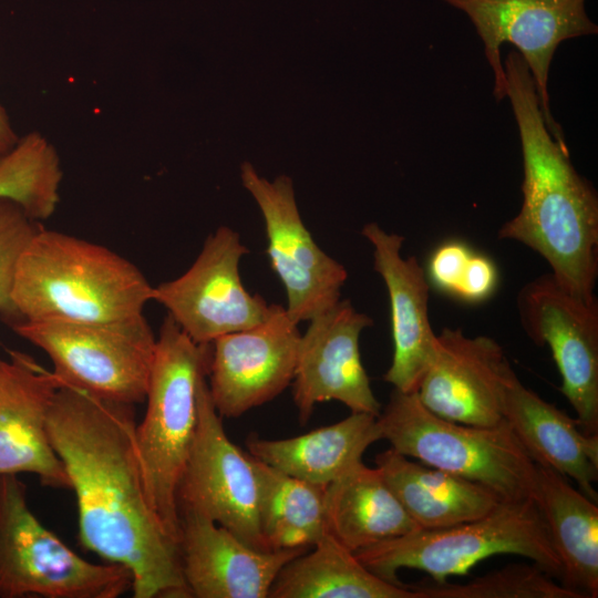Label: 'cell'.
I'll return each mask as SVG.
<instances>
[{"mask_svg": "<svg viewBox=\"0 0 598 598\" xmlns=\"http://www.w3.org/2000/svg\"><path fill=\"white\" fill-rule=\"evenodd\" d=\"M134 405L62 385L48 433L78 505L83 547L133 576L134 598H188L178 544L155 514L135 444Z\"/></svg>", "mask_w": 598, "mask_h": 598, "instance_id": "cell-1", "label": "cell"}, {"mask_svg": "<svg viewBox=\"0 0 598 598\" xmlns=\"http://www.w3.org/2000/svg\"><path fill=\"white\" fill-rule=\"evenodd\" d=\"M503 66L520 138L524 179L522 207L501 227L498 238L529 247L547 261L563 287L596 298L597 192L575 169L568 148L547 130L535 82L520 54L511 50Z\"/></svg>", "mask_w": 598, "mask_h": 598, "instance_id": "cell-2", "label": "cell"}, {"mask_svg": "<svg viewBox=\"0 0 598 598\" xmlns=\"http://www.w3.org/2000/svg\"><path fill=\"white\" fill-rule=\"evenodd\" d=\"M153 286L115 251L61 231L39 230L22 250L11 303L18 321L105 322L143 313Z\"/></svg>", "mask_w": 598, "mask_h": 598, "instance_id": "cell-3", "label": "cell"}, {"mask_svg": "<svg viewBox=\"0 0 598 598\" xmlns=\"http://www.w3.org/2000/svg\"><path fill=\"white\" fill-rule=\"evenodd\" d=\"M212 343L193 341L166 316L156 337L146 411L135 444L151 505L178 544L177 488L198 419L197 393L207 375Z\"/></svg>", "mask_w": 598, "mask_h": 598, "instance_id": "cell-4", "label": "cell"}, {"mask_svg": "<svg viewBox=\"0 0 598 598\" xmlns=\"http://www.w3.org/2000/svg\"><path fill=\"white\" fill-rule=\"evenodd\" d=\"M396 452L493 491L503 502L534 499L536 464L509 424H462L427 410L416 392L393 389L377 417Z\"/></svg>", "mask_w": 598, "mask_h": 598, "instance_id": "cell-5", "label": "cell"}, {"mask_svg": "<svg viewBox=\"0 0 598 598\" xmlns=\"http://www.w3.org/2000/svg\"><path fill=\"white\" fill-rule=\"evenodd\" d=\"M373 574L400 584L402 568L426 573L434 582L466 576L480 561L499 554L530 559L560 578V561L533 498L502 502L488 514L465 523L419 529L354 553Z\"/></svg>", "mask_w": 598, "mask_h": 598, "instance_id": "cell-6", "label": "cell"}, {"mask_svg": "<svg viewBox=\"0 0 598 598\" xmlns=\"http://www.w3.org/2000/svg\"><path fill=\"white\" fill-rule=\"evenodd\" d=\"M128 568L86 560L32 513L17 475H0V598H117Z\"/></svg>", "mask_w": 598, "mask_h": 598, "instance_id": "cell-7", "label": "cell"}, {"mask_svg": "<svg viewBox=\"0 0 598 598\" xmlns=\"http://www.w3.org/2000/svg\"><path fill=\"white\" fill-rule=\"evenodd\" d=\"M11 327L50 358L61 386L118 403L145 402L156 337L143 313L116 321H18Z\"/></svg>", "mask_w": 598, "mask_h": 598, "instance_id": "cell-8", "label": "cell"}, {"mask_svg": "<svg viewBox=\"0 0 598 598\" xmlns=\"http://www.w3.org/2000/svg\"><path fill=\"white\" fill-rule=\"evenodd\" d=\"M467 14L484 44L494 74L497 102L507 97L508 82L501 56L504 42L514 44L535 82L545 124L554 140L568 148L549 106L548 76L558 45L573 38L597 34L585 0H442Z\"/></svg>", "mask_w": 598, "mask_h": 598, "instance_id": "cell-9", "label": "cell"}, {"mask_svg": "<svg viewBox=\"0 0 598 598\" xmlns=\"http://www.w3.org/2000/svg\"><path fill=\"white\" fill-rule=\"evenodd\" d=\"M248 252L237 231L220 226L182 276L153 288L152 300L197 343L251 328L267 319L272 305L241 282L239 264Z\"/></svg>", "mask_w": 598, "mask_h": 598, "instance_id": "cell-10", "label": "cell"}, {"mask_svg": "<svg viewBox=\"0 0 598 598\" xmlns=\"http://www.w3.org/2000/svg\"><path fill=\"white\" fill-rule=\"evenodd\" d=\"M197 403L196 432L177 488L178 513L196 512L249 546L269 550L259 527L251 455L226 435L209 394L207 375L199 382Z\"/></svg>", "mask_w": 598, "mask_h": 598, "instance_id": "cell-11", "label": "cell"}, {"mask_svg": "<svg viewBox=\"0 0 598 598\" xmlns=\"http://www.w3.org/2000/svg\"><path fill=\"white\" fill-rule=\"evenodd\" d=\"M522 327L547 344L561 377L560 392L587 434H598V302L563 287L549 272L527 282L517 297Z\"/></svg>", "mask_w": 598, "mask_h": 598, "instance_id": "cell-12", "label": "cell"}, {"mask_svg": "<svg viewBox=\"0 0 598 598\" xmlns=\"http://www.w3.org/2000/svg\"><path fill=\"white\" fill-rule=\"evenodd\" d=\"M241 181L262 214L267 254L286 290V311L297 323L309 321L340 300L348 271L318 246L305 226L288 176L269 182L246 162Z\"/></svg>", "mask_w": 598, "mask_h": 598, "instance_id": "cell-13", "label": "cell"}, {"mask_svg": "<svg viewBox=\"0 0 598 598\" xmlns=\"http://www.w3.org/2000/svg\"><path fill=\"white\" fill-rule=\"evenodd\" d=\"M301 333L279 305L262 322L212 342L207 381L221 417L235 419L278 396L295 377Z\"/></svg>", "mask_w": 598, "mask_h": 598, "instance_id": "cell-14", "label": "cell"}, {"mask_svg": "<svg viewBox=\"0 0 598 598\" xmlns=\"http://www.w3.org/2000/svg\"><path fill=\"white\" fill-rule=\"evenodd\" d=\"M300 336L293 377V402L299 421H309L316 404L339 401L351 412L378 416L381 404L361 361L359 338L372 319L349 300L309 320Z\"/></svg>", "mask_w": 598, "mask_h": 598, "instance_id": "cell-15", "label": "cell"}, {"mask_svg": "<svg viewBox=\"0 0 598 598\" xmlns=\"http://www.w3.org/2000/svg\"><path fill=\"white\" fill-rule=\"evenodd\" d=\"M435 355L416 394L432 413L448 421L493 426L504 420L511 367L503 348L486 336L467 337L461 328L436 334Z\"/></svg>", "mask_w": 598, "mask_h": 598, "instance_id": "cell-16", "label": "cell"}, {"mask_svg": "<svg viewBox=\"0 0 598 598\" xmlns=\"http://www.w3.org/2000/svg\"><path fill=\"white\" fill-rule=\"evenodd\" d=\"M307 550L256 549L209 518L179 511L178 553L190 597H269L283 566Z\"/></svg>", "mask_w": 598, "mask_h": 598, "instance_id": "cell-17", "label": "cell"}, {"mask_svg": "<svg viewBox=\"0 0 598 598\" xmlns=\"http://www.w3.org/2000/svg\"><path fill=\"white\" fill-rule=\"evenodd\" d=\"M60 386L52 371L22 352L0 359V475L30 473L44 486L71 489L48 433Z\"/></svg>", "mask_w": 598, "mask_h": 598, "instance_id": "cell-18", "label": "cell"}, {"mask_svg": "<svg viewBox=\"0 0 598 598\" xmlns=\"http://www.w3.org/2000/svg\"><path fill=\"white\" fill-rule=\"evenodd\" d=\"M361 234L373 246V267L390 300L393 358L384 380L398 391L416 392L437 344L429 319L426 274L415 257H402L403 236L377 223L364 225Z\"/></svg>", "mask_w": 598, "mask_h": 598, "instance_id": "cell-19", "label": "cell"}, {"mask_svg": "<svg viewBox=\"0 0 598 598\" xmlns=\"http://www.w3.org/2000/svg\"><path fill=\"white\" fill-rule=\"evenodd\" d=\"M503 415L535 464L574 480L598 501V434L585 433L577 419L527 389L515 371L506 384Z\"/></svg>", "mask_w": 598, "mask_h": 598, "instance_id": "cell-20", "label": "cell"}, {"mask_svg": "<svg viewBox=\"0 0 598 598\" xmlns=\"http://www.w3.org/2000/svg\"><path fill=\"white\" fill-rule=\"evenodd\" d=\"M375 465L421 529L480 518L503 502L478 483L412 461L392 447L375 456Z\"/></svg>", "mask_w": 598, "mask_h": 598, "instance_id": "cell-21", "label": "cell"}, {"mask_svg": "<svg viewBox=\"0 0 598 598\" xmlns=\"http://www.w3.org/2000/svg\"><path fill=\"white\" fill-rule=\"evenodd\" d=\"M534 501L560 561L561 584L598 596V506L556 471L536 464Z\"/></svg>", "mask_w": 598, "mask_h": 598, "instance_id": "cell-22", "label": "cell"}, {"mask_svg": "<svg viewBox=\"0 0 598 598\" xmlns=\"http://www.w3.org/2000/svg\"><path fill=\"white\" fill-rule=\"evenodd\" d=\"M324 517L327 534L353 553L421 529L362 461L326 486Z\"/></svg>", "mask_w": 598, "mask_h": 598, "instance_id": "cell-23", "label": "cell"}, {"mask_svg": "<svg viewBox=\"0 0 598 598\" xmlns=\"http://www.w3.org/2000/svg\"><path fill=\"white\" fill-rule=\"evenodd\" d=\"M377 417L351 412L340 422L295 437L267 440L250 435L247 448L252 457L290 476L327 486L361 462L371 444L382 440Z\"/></svg>", "mask_w": 598, "mask_h": 598, "instance_id": "cell-24", "label": "cell"}, {"mask_svg": "<svg viewBox=\"0 0 598 598\" xmlns=\"http://www.w3.org/2000/svg\"><path fill=\"white\" fill-rule=\"evenodd\" d=\"M313 549L288 561L277 576L272 598H419L411 585L385 580L327 534Z\"/></svg>", "mask_w": 598, "mask_h": 598, "instance_id": "cell-25", "label": "cell"}, {"mask_svg": "<svg viewBox=\"0 0 598 598\" xmlns=\"http://www.w3.org/2000/svg\"><path fill=\"white\" fill-rule=\"evenodd\" d=\"M258 520L269 550L309 548L326 535V486L290 476L251 456Z\"/></svg>", "mask_w": 598, "mask_h": 598, "instance_id": "cell-26", "label": "cell"}, {"mask_svg": "<svg viewBox=\"0 0 598 598\" xmlns=\"http://www.w3.org/2000/svg\"><path fill=\"white\" fill-rule=\"evenodd\" d=\"M61 179L59 155L39 133L18 140L0 156V198L16 203L35 223L55 212Z\"/></svg>", "mask_w": 598, "mask_h": 598, "instance_id": "cell-27", "label": "cell"}, {"mask_svg": "<svg viewBox=\"0 0 598 598\" xmlns=\"http://www.w3.org/2000/svg\"><path fill=\"white\" fill-rule=\"evenodd\" d=\"M411 586L419 598H585L535 563L508 565L466 584L424 580Z\"/></svg>", "mask_w": 598, "mask_h": 598, "instance_id": "cell-28", "label": "cell"}, {"mask_svg": "<svg viewBox=\"0 0 598 598\" xmlns=\"http://www.w3.org/2000/svg\"><path fill=\"white\" fill-rule=\"evenodd\" d=\"M38 230L37 223L16 203L0 198V313L11 322L14 320L11 290L17 262Z\"/></svg>", "mask_w": 598, "mask_h": 598, "instance_id": "cell-29", "label": "cell"}, {"mask_svg": "<svg viewBox=\"0 0 598 598\" xmlns=\"http://www.w3.org/2000/svg\"><path fill=\"white\" fill-rule=\"evenodd\" d=\"M473 252L462 241L451 240L440 245L430 258L427 280L436 289L455 297Z\"/></svg>", "mask_w": 598, "mask_h": 598, "instance_id": "cell-30", "label": "cell"}, {"mask_svg": "<svg viewBox=\"0 0 598 598\" xmlns=\"http://www.w3.org/2000/svg\"><path fill=\"white\" fill-rule=\"evenodd\" d=\"M497 282L498 272L494 262L484 255L473 252L455 297L471 303L482 302L495 292Z\"/></svg>", "mask_w": 598, "mask_h": 598, "instance_id": "cell-31", "label": "cell"}, {"mask_svg": "<svg viewBox=\"0 0 598 598\" xmlns=\"http://www.w3.org/2000/svg\"><path fill=\"white\" fill-rule=\"evenodd\" d=\"M18 142L6 110L0 104V156L9 152Z\"/></svg>", "mask_w": 598, "mask_h": 598, "instance_id": "cell-32", "label": "cell"}]
</instances>
